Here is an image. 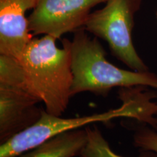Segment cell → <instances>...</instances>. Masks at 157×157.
Here are the masks:
<instances>
[{
  "instance_id": "obj_1",
  "label": "cell",
  "mask_w": 157,
  "mask_h": 157,
  "mask_svg": "<svg viewBox=\"0 0 157 157\" xmlns=\"http://www.w3.org/2000/svg\"><path fill=\"white\" fill-rule=\"evenodd\" d=\"M57 39L50 35L33 38L17 60L26 90L44 103L48 113L60 117L72 97L73 74L71 41L64 39L60 48Z\"/></svg>"
},
{
  "instance_id": "obj_2",
  "label": "cell",
  "mask_w": 157,
  "mask_h": 157,
  "mask_svg": "<svg viewBox=\"0 0 157 157\" xmlns=\"http://www.w3.org/2000/svg\"><path fill=\"white\" fill-rule=\"evenodd\" d=\"M142 86L121 88L119 92L121 106L105 112L76 118H61L43 111L39 121L23 132L1 143L0 157H17L61 133L82 128L95 122L107 123L117 118H129L157 126V103L154 95L144 93Z\"/></svg>"
},
{
  "instance_id": "obj_3",
  "label": "cell",
  "mask_w": 157,
  "mask_h": 157,
  "mask_svg": "<svg viewBox=\"0 0 157 157\" xmlns=\"http://www.w3.org/2000/svg\"><path fill=\"white\" fill-rule=\"evenodd\" d=\"M72 96L83 92L106 95L113 87H151L157 89V75L147 71L118 68L105 58V51L97 37L91 38L83 28L71 41Z\"/></svg>"
},
{
  "instance_id": "obj_4",
  "label": "cell",
  "mask_w": 157,
  "mask_h": 157,
  "mask_svg": "<svg viewBox=\"0 0 157 157\" xmlns=\"http://www.w3.org/2000/svg\"><path fill=\"white\" fill-rule=\"evenodd\" d=\"M140 4L141 0H108L103 8L90 13L83 29L105 40L113 56L133 71H147L132 42L134 15Z\"/></svg>"
},
{
  "instance_id": "obj_5",
  "label": "cell",
  "mask_w": 157,
  "mask_h": 157,
  "mask_svg": "<svg viewBox=\"0 0 157 157\" xmlns=\"http://www.w3.org/2000/svg\"><path fill=\"white\" fill-rule=\"evenodd\" d=\"M108 0H38L28 17L34 36L63 35L83 28L91 10Z\"/></svg>"
},
{
  "instance_id": "obj_6",
  "label": "cell",
  "mask_w": 157,
  "mask_h": 157,
  "mask_svg": "<svg viewBox=\"0 0 157 157\" xmlns=\"http://www.w3.org/2000/svg\"><path fill=\"white\" fill-rule=\"evenodd\" d=\"M40 101L22 87L0 84V141L3 143L39 121Z\"/></svg>"
},
{
  "instance_id": "obj_7",
  "label": "cell",
  "mask_w": 157,
  "mask_h": 157,
  "mask_svg": "<svg viewBox=\"0 0 157 157\" xmlns=\"http://www.w3.org/2000/svg\"><path fill=\"white\" fill-rule=\"evenodd\" d=\"M38 0H0V55L18 59L34 35L25 14Z\"/></svg>"
},
{
  "instance_id": "obj_8",
  "label": "cell",
  "mask_w": 157,
  "mask_h": 157,
  "mask_svg": "<svg viewBox=\"0 0 157 157\" xmlns=\"http://www.w3.org/2000/svg\"><path fill=\"white\" fill-rule=\"evenodd\" d=\"M87 141L86 128L59 134L17 157H75Z\"/></svg>"
},
{
  "instance_id": "obj_9",
  "label": "cell",
  "mask_w": 157,
  "mask_h": 157,
  "mask_svg": "<svg viewBox=\"0 0 157 157\" xmlns=\"http://www.w3.org/2000/svg\"><path fill=\"white\" fill-rule=\"evenodd\" d=\"M87 141L80 153V157H124L116 154L97 127H85ZM138 157H157V154L144 151Z\"/></svg>"
},
{
  "instance_id": "obj_10",
  "label": "cell",
  "mask_w": 157,
  "mask_h": 157,
  "mask_svg": "<svg viewBox=\"0 0 157 157\" xmlns=\"http://www.w3.org/2000/svg\"><path fill=\"white\" fill-rule=\"evenodd\" d=\"M135 146L157 154V132L149 129H140L134 136Z\"/></svg>"
},
{
  "instance_id": "obj_11",
  "label": "cell",
  "mask_w": 157,
  "mask_h": 157,
  "mask_svg": "<svg viewBox=\"0 0 157 157\" xmlns=\"http://www.w3.org/2000/svg\"><path fill=\"white\" fill-rule=\"evenodd\" d=\"M156 116H157V115H156ZM156 118H157V117H156Z\"/></svg>"
}]
</instances>
